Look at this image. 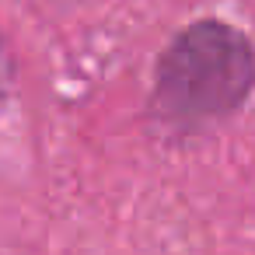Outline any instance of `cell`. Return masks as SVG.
Instances as JSON below:
<instances>
[{
	"instance_id": "obj_1",
	"label": "cell",
	"mask_w": 255,
	"mask_h": 255,
	"mask_svg": "<svg viewBox=\"0 0 255 255\" xmlns=\"http://www.w3.org/2000/svg\"><path fill=\"white\" fill-rule=\"evenodd\" d=\"M252 88V42L227 21H196L157 60L154 109L171 123H206L234 112Z\"/></svg>"
}]
</instances>
